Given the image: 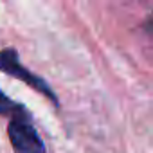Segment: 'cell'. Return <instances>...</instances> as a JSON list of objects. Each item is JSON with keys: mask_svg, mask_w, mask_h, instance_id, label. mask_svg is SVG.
<instances>
[{"mask_svg": "<svg viewBox=\"0 0 153 153\" xmlns=\"http://www.w3.org/2000/svg\"><path fill=\"white\" fill-rule=\"evenodd\" d=\"M7 137L15 153H45V144L25 108L9 117Z\"/></svg>", "mask_w": 153, "mask_h": 153, "instance_id": "cell-1", "label": "cell"}, {"mask_svg": "<svg viewBox=\"0 0 153 153\" xmlns=\"http://www.w3.org/2000/svg\"><path fill=\"white\" fill-rule=\"evenodd\" d=\"M0 72L11 76V78H16L18 81H24L25 85H29L31 88H34L36 92L45 96L49 101L58 105V96L49 87V83L20 63V58H18L15 49H2L0 51Z\"/></svg>", "mask_w": 153, "mask_h": 153, "instance_id": "cell-2", "label": "cell"}, {"mask_svg": "<svg viewBox=\"0 0 153 153\" xmlns=\"http://www.w3.org/2000/svg\"><path fill=\"white\" fill-rule=\"evenodd\" d=\"M22 110H24L22 105L15 103L11 97H7L2 90H0V115H7V117H11V115L22 112Z\"/></svg>", "mask_w": 153, "mask_h": 153, "instance_id": "cell-3", "label": "cell"}]
</instances>
